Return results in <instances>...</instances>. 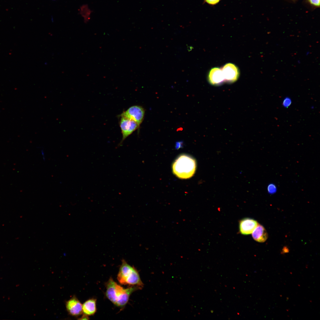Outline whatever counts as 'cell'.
Segmentation results:
<instances>
[{
	"instance_id": "18",
	"label": "cell",
	"mask_w": 320,
	"mask_h": 320,
	"mask_svg": "<svg viewBox=\"0 0 320 320\" xmlns=\"http://www.w3.org/2000/svg\"><path fill=\"white\" fill-rule=\"evenodd\" d=\"M88 316L84 314V315L83 316H82L81 317V318H80V319H82H82H88Z\"/></svg>"
},
{
	"instance_id": "1",
	"label": "cell",
	"mask_w": 320,
	"mask_h": 320,
	"mask_svg": "<svg viewBox=\"0 0 320 320\" xmlns=\"http://www.w3.org/2000/svg\"><path fill=\"white\" fill-rule=\"evenodd\" d=\"M174 174L177 177L186 179L191 177L196 169L195 160L186 154L180 155L174 162L172 167Z\"/></svg>"
},
{
	"instance_id": "15",
	"label": "cell",
	"mask_w": 320,
	"mask_h": 320,
	"mask_svg": "<svg viewBox=\"0 0 320 320\" xmlns=\"http://www.w3.org/2000/svg\"><path fill=\"white\" fill-rule=\"evenodd\" d=\"M277 187L274 183H270L268 184L267 187V190L268 193L270 194L275 193L277 191Z\"/></svg>"
},
{
	"instance_id": "5",
	"label": "cell",
	"mask_w": 320,
	"mask_h": 320,
	"mask_svg": "<svg viewBox=\"0 0 320 320\" xmlns=\"http://www.w3.org/2000/svg\"><path fill=\"white\" fill-rule=\"evenodd\" d=\"M144 114L145 111L142 107L139 105H134L123 112L121 116L134 121L140 126L143 119Z\"/></svg>"
},
{
	"instance_id": "10",
	"label": "cell",
	"mask_w": 320,
	"mask_h": 320,
	"mask_svg": "<svg viewBox=\"0 0 320 320\" xmlns=\"http://www.w3.org/2000/svg\"><path fill=\"white\" fill-rule=\"evenodd\" d=\"M252 236L256 241L263 242L267 239L268 234L265 228L258 224L252 233Z\"/></svg>"
},
{
	"instance_id": "3",
	"label": "cell",
	"mask_w": 320,
	"mask_h": 320,
	"mask_svg": "<svg viewBox=\"0 0 320 320\" xmlns=\"http://www.w3.org/2000/svg\"><path fill=\"white\" fill-rule=\"evenodd\" d=\"M141 289L136 286H131L127 289H124L117 284L114 292V304L118 307H124L127 303L132 293L137 290Z\"/></svg>"
},
{
	"instance_id": "14",
	"label": "cell",
	"mask_w": 320,
	"mask_h": 320,
	"mask_svg": "<svg viewBox=\"0 0 320 320\" xmlns=\"http://www.w3.org/2000/svg\"><path fill=\"white\" fill-rule=\"evenodd\" d=\"M82 15L86 22L88 21L90 19L92 11L87 5H85L82 7Z\"/></svg>"
},
{
	"instance_id": "2",
	"label": "cell",
	"mask_w": 320,
	"mask_h": 320,
	"mask_svg": "<svg viewBox=\"0 0 320 320\" xmlns=\"http://www.w3.org/2000/svg\"><path fill=\"white\" fill-rule=\"evenodd\" d=\"M117 278L119 282L122 284L136 286L141 289L143 286L137 270L128 264L124 259L122 260Z\"/></svg>"
},
{
	"instance_id": "16",
	"label": "cell",
	"mask_w": 320,
	"mask_h": 320,
	"mask_svg": "<svg viewBox=\"0 0 320 320\" xmlns=\"http://www.w3.org/2000/svg\"><path fill=\"white\" fill-rule=\"evenodd\" d=\"M291 103V99L288 97H287L283 100L282 104L284 107L287 108L290 105Z\"/></svg>"
},
{
	"instance_id": "13",
	"label": "cell",
	"mask_w": 320,
	"mask_h": 320,
	"mask_svg": "<svg viewBox=\"0 0 320 320\" xmlns=\"http://www.w3.org/2000/svg\"><path fill=\"white\" fill-rule=\"evenodd\" d=\"M303 3L306 7L311 10L320 7V0H303Z\"/></svg>"
},
{
	"instance_id": "17",
	"label": "cell",
	"mask_w": 320,
	"mask_h": 320,
	"mask_svg": "<svg viewBox=\"0 0 320 320\" xmlns=\"http://www.w3.org/2000/svg\"><path fill=\"white\" fill-rule=\"evenodd\" d=\"M220 0H205L208 4L211 5H215L218 3Z\"/></svg>"
},
{
	"instance_id": "9",
	"label": "cell",
	"mask_w": 320,
	"mask_h": 320,
	"mask_svg": "<svg viewBox=\"0 0 320 320\" xmlns=\"http://www.w3.org/2000/svg\"><path fill=\"white\" fill-rule=\"evenodd\" d=\"M208 79L209 83L214 85L220 84L225 81L222 69L218 68H214L211 70Z\"/></svg>"
},
{
	"instance_id": "6",
	"label": "cell",
	"mask_w": 320,
	"mask_h": 320,
	"mask_svg": "<svg viewBox=\"0 0 320 320\" xmlns=\"http://www.w3.org/2000/svg\"><path fill=\"white\" fill-rule=\"evenodd\" d=\"M225 81L233 82L236 81L239 76V71L234 64L228 63L221 69Z\"/></svg>"
},
{
	"instance_id": "19",
	"label": "cell",
	"mask_w": 320,
	"mask_h": 320,
	"mask_svg": "<svg viewBox=\"0 0 320 320\" xmlns=\"http://www.w3.org/2000/svg\"><path fill=\"white\" fill-rule=\"evenodd\" d=\"M288 2L294 3L296 2L298 0H285Z\"/></svg>"
},
{
	"instance_id": "11",
	"label": "cell",
	"mask_w": 320,
	"mask_h": 320,
	"mask_svg": "<svg viewBox=\"0 0 320 320\" xmlns=\"http://www.w3.org/2000/svg\"><path fill=\"white\" fill-rule=\"evenodd\" d=\"M96 299H89L82 305V311L84 314L87 316L93 315L96 311Z\"/></svg>"
},
{
	"instance_id": "8",
	"label": "cell",
	"mask_w": 320,
	"mask_h": 320,
	"mask_svg": "<svg viewBox=\"0 0 320 320\" xmlns=\"http://www.w3.org/2000/svg\"><path fill=\"white\" fill-rule=\"evenodd\" d=\"M255 220L249 218H243L239 222L240 232L244 235H248L252 233L258 224Z\"/></svg>"
},
{
	"instance_id": "12",
	"label": "cell",
	"mask_w": 320,
	"mask_h": 320,
	"mask_svg": "<svg viewBox=\"0 0 320 320\" xmlns=\"http://www.w3.org/2000/svg\"><path fill=\"white\" fill-rule=\"evenodd\" d=\"M117 283L111 277L106 284V295L107 298L113 303L114 302V292Z\"/></svg>"
},
{
	"instance_id": "7",
	"label": "cell",
	"mask_w": 320,
	"mask_h": 320,
	"mask_svg": "<svg viewBox=\"0 0 320 320\" xmlns=\"http://www.w3.org/2000/svg\"><path fill=\"white\" fill-rule=\"evenodd\" d=\"M66 310L71 316H78L83 313L82 305L76 296H73L65 303Z\"/></svg>"
},
{
	"instance_id": "4",
	"label": "cell",
	"mask_w": 320,
	"mask_h": 320,
	"mask_svg": "<svg viewBox=\"0 0 320 320\" xmlns=\"http://www.w3.org/2000/svg\"><path fill=\"white\" fill-rule=\"evenodd\" d=\"M120 126L122 135V140L118 146H121L124 140L139 126L134 121L125 117L121 116Z\"/></svg>"
}]
</instances>
